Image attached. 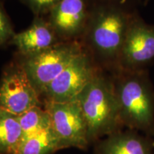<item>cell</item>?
<instances>
[{
	"label": "cell",
	"instance_id": "3957f363",
	"mask_svg": "<svg viewBox=\"0 0 154 154\" xmlns=\"http://www.w3.org/2000/svg\"><path fill=\"white\" fill-rule=\"evenodd\" d=\"M86 126L88 141L119 131L123 126L112 78L102 69L77 96Z\"/></svg>",
	"mask_w": 154,
	"mask_h": 154
},
{
	"label": "cell",
	"instance_id": "277c9868",
	"mask_svg": "<svg viewBox=\"0 0 154 154\" xmlns=\"http://www.w3.org/2000/svg\"><path fill=\"white\" fill-rule=\"evenodd\" d=\"M85 49L76 40L61 41L36 54L23 57L21 64L39 94Z\"/></svg>",
	"mask_w": 154,
	"mask_h": 154
},
{
	"label": "cell",
	"instance_id": "9c48e42d",
	"mask_svg": "<svg viewBox=\"0 0 154 154\" xmlns=\"http://www.w3.org/2000/svg\"><path fill=\"white\" fill-rule=\"evenodd\" d=\"M88 14L85 0H61L48 22L61 41H72L83 35Z\"/></svg>",
	"mask_w": 154,
	"mask_h": 154
},
{
	"label": "cell",
	"instance_id": "4fadbf2b",
	"mask_svg": "<svg viewBox=\"0 0 154 154\" xmlns=\"http://www.w3.org/2000/svg\"><path fill=\"white\" fill-rule=\"evenodd\" d=\"M59 149V139L51 127L23 138L17 154H51Z\"/></svg>",
	"mask_w": 154,
	"mask_h": 154
},
{
	"label": "cell",
	"instance_id": "8fae6325",
	"mask_svg": "<svg viewBox=\"0 0 154 154\" xmlns=\"http://www.w3.org/2000/svg\"><path fill=\"white\" fill-rule=\"evenodd\" d=\"M98 154H152L146 138L135 131H116L108 136L97 146Z\"/></svg>",
	"mask_w": 154,
	"mask_h": 154
},
{
	"label": "cell",
	"instance_id": "9a60e30c",
	"mask_svg": "<svg viewBox=\"0 0 154 154\" xmlns=\"http://www.w3.org/2000/svg\"><path fill=\"white\" fill-rule=\"evenodd\" d=\"M36 17L50 13L61 0H21Z\"/></svg>",
	"mask_w": 154,
	"mask_h": 154
},
{
	"label": "cell",
	"instance_id": "e0dca14e",
	"mask_svg": "<svg viewBox=\"0 0 154 154\" xmlns=\"http://www.w3.org/2000/svg\"><path fill=\"white\" fill-rule=\"evenodd\" d=\"M148 2V0H146V2Z\"/></svg>",
	"mask_w": 154,
	"mask_h": 154
},
{
	"label": "cell",
	"instance_id": "6da1fadb",
	"mask_svg": "<svg viewBox=\"0 0 154 154\" xmlns=\"http://www.w3.org/2000/svg\"><path fill=\"white\" fill-rule=\"evenodd\" d=\"M132 14L117 5H102L88 14L85 30L86 51L101 69L113 72L118 63Z\"/></svg>",
	"mask_w": 154,
	"mask_h": 154
},
{
	"label": "cell",
	"instance_id": "52a82bcc",
	"mask_svg": "<svg viewBox=\"0 0 154 154\" xmlns=\"http://www.w3.org/2000/svg\"><path fill=\"white\" fill-rule=\"evenodd\" d=\"M39 98L20 63L6 67L0 80V109L19 116L40 106Z\"/></svg>",
	"mask_w": 154,
	"mask_h": 154
},
{
	"label": "cell",
	"instance_id": "ba28073f",
	"mask_svg": "<svg viewBox=\"0 0 154 154\" xmlns=\"http://www.w3.org/2000/svg\"><path fill=\"white\" fill-rule=\"evenodd\" d=\"M153 60L154 25L146 23L139 15L132 14L116 70L148 69Z\"/></svg>",
	"mask_w": 154,
	"mask_h": 154
},
{
	"label": "cell",
	"instance_id": "7a4b0ae2",
	"mask_svg": "<svg viewBox=\"0 0 154 154\" xmlns=\"http://www.w3.org/2000/svg\"><path fill=\"white\" fill-rule=\"evenodd\" d=\"M111 78L123 126L154 136V88L148 69H118Z\"/></svg>",
	"mask_w": 154,
	"mask_h": 154
},
{
	"label": "cell",
	"instance_id": "30bf717a",
	"mask_svg": "<svg viewBox=\"0 0 154 154\" xmlns=\"http://www.w3.org/2000/svg\"><path fill=\"white\" fill-rule=\"evenodd\" d=\"M11 42L24 57L41 52L60 42L49 22L36 17L29 27L15 34Z\"/></svg>",
	"mask_w": 154,
	"mask_h": 154
},
{
	"label": "cell",
	"instance_id": "5b68a950",
	"mask_svg": "<svg viewBox=\"0 0 154 154\" xmlns=\"http://www.w3.org/2000/svg\"><path fill=\"white\" fill-rule=\"evenodd\" d=\"M51 128L59 139V149L75 147L85 149L89 143L87 126L76 99L67 102H45Z\"/></svg>",
	"mask_w": 154,
	"mask_h": 154
},
{
	"label": "cell",
	"instance_id": "2e32d148",
	"mask_svg": "<svg viewBox=\"0 0 154 154\" xmlns=\"http://www.w3.org/2000/svg\"><path fill=\"white\" fill-rule=\"evenodd\" d=\"M14 34L8 16L2 7H0V47L11 41Z\"/></svg>",
	"mask_w": 154,
	"mask_h": 154
},
{
	"label": "cell",
	"instance_id": "8992f818",
	"mask_svg": "<svg viewBox=\"0 0 154 154\" xmlns=\"http://www.w3.org/2000/svg\"><path fill=\"white\" fill-rule=\"evenodd\" d=\"M99 70L101 69L85 49L50 83L41 96H44L45 102L61 103L75 100Z\"/></svg>",
	"mask_w": 154,
	"mask_h": 154
},
{
	"label": "cell",
	"instance_id": "7c38bea8",
	"mask_svg": "<svg viewBox=\"0 0 154 154\" xmlns=\"http://www.w3.org/2000/svg\"><path fill=\"white\" fill-rule=\"evenodd\" d=\"M22 139L18 116L0 109V154H17Z\"/></svg>",
	"mask_w": 154,
	"mask_h": 154
},
{
	"label": "cell",
	"instance_id": "5bb4252c",
	"mask_svg": "<svg viewBox=\"0 0 154 154\" xmlns=\"http://www.w3.org/2000/svg\"><path fill=\"white\" fill-rule=\"evenodd\" d=\"M23 131V138L51 127V119L45 108L36 106L18 116Z\"/></svg>",
	"mask_w": 154,
	"mask_h": 154
}]
</instances>
